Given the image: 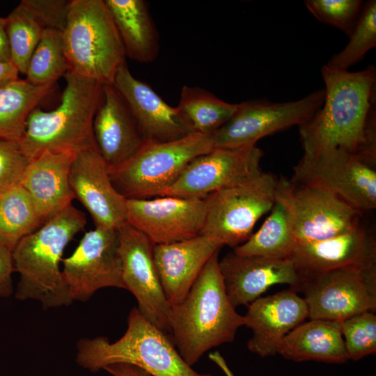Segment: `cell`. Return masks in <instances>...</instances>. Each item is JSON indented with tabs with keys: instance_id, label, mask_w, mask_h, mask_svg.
<instances>
[{
	"instance_id": "6da1fadb",
	"label": "cell",
	"mask_w": 376,
	"mask_h": 376,
	"mask_svg": "<svg viewBox=\"0 0 376 376\" xmlns=\"http://www.w3.org/2000/svg\"><path fill=\"white\" fill-rule=\"evenodd\" d=\"M324 100L299 126L305 157L340 150L376 162V70L322 68Z\"/></svg>"
},
{
	"instance_id": "7a4b0ae2",
	"label": "cell",
	"mask_w": 376,
	"mask_h": 376,
	"mask_svg": "<svg viewBox=\"0 0 376 376\" xmlns=\"http://www.w3.org/2000/svg\"><path fill=\"white\" fill-rule=\"evenodd\" d=\"M208 260L185 299L171 306V336L190 366L208 350L234 340L244 326L227 295L219 267V253Z\"/></svg>"
},
{
	"instance_id": "3957f363",
	"label": "cell",
	"mask_w": 376,
	"mask_h": 376,
	"mask_svg": "<svg viewBox=\"0 0 376 376\" xmlns=\"http://www.w3.org/2000/svg\"><path fill=\"white\" fill-rule=\"evenodd\" d=\"M86 223L84 213L71 204L17 244L12 251L19 276L17 299L38 301L45 309L72 304L60 264L66 246Z\"/></svg>"
},
{
	"instance_id": "277c9868",
	"label": "cell",
	"mask_w": 376,
	"mask_h": 376,
	"mask_svg": "<svg viewBox=\"0 0 376 376\" xmlns=\"http://www.w3.org/2000/svg\"><path fill=\"white\" fill-rule=\"evenodd\" d=\"M60 104L45 111L38 107L29 113L19 148L31 161L45 150H96L93 120L102 95V84L68 71Z\"/></svg>"
},
{
	"instance_id": "5b68a950",
	"label": "cell",
	"mask_w": 376,
	"mask_h": 376,
	"mask_svg": "<svg viewBox=\"0 0 376 376\" xmlns=\"http://www.w3.org/2000/svg\"><path fill=\"white\" fill-rule=\"evenodd\" d=\"M127 322L126 331L113 343L104 336L80 339L77 343V364L93 373L111 364L127 363L153 376H212L189 366L171 334L150 322L136 307L130 311Z\"/></svg>"
},
{
	"instance_id": "8992f818",
	"label": "cell",
	"mask_w": 376,
	"mask_h": 376,
	"mask_svg": "<svg viewBox=\"0 0 376 376\" xmlns=\"http://www.w3.org/2000/svg\"><path fill=\"white\" fill-rule=\"evenodd\" d=\"M69 71L112 85L126 55L104 0H71L63 31Z\"/></svg>"
},
{
	"instance_id": "52a82bcc",
	"label": "cell",
	"mask_w": 376,
	"mask_h": 376,
	"mask_svg": "<svg viewBox=\"0 0 376 376\" xmlns=\"http://www.w3.org/2000/svg\"><path fill=\"white\" fill-rule=\"evenodd\" d=\"M213 148L212 134L198 132L169 142L144 141L126 161L108 167L109 177L126 199L160 196L193 159Z\"/></svg>"
},
{
	"instance_id": "ba28073f",
	"label": "cell",
	"mask_w": 376,
	"mask_h": 376,
	"mask_svg": "<svg viewBox=\"0 0 376 376\" xmlns=\"http://www.w3.org/2000/svg\"><path fill=\"white\" fill-rule=\"evenodd\" d=\"M278 179L271 173L212 192L204 198L206 217L201 235L231 247L246 242L258 219L276 202Z\"/></svg>"
},
{
	"instance_id": "9c48e42d",
	"label": "cell",
	"mask_w": 376,
	"mask_h": 376,
	"mask_svg": "<svg viewBox=\"0 0 376 376\" xmlns=\"http://www.w3.org/2000/svg\"><path fill=\"white\" fill-rule=\"evenodd\" d=\"M276 201L285 210L296 243L330 238L361 224V211L325 190L278 179Z\"/></svg>"
},
{
	"instance_id": "30bf717a",
	"label": "cell",
	"mask_w": 376,
	"mask_h": 376,
	"mask_svg": "<svg viewBox=\"0 0 376 376\" xmlns=\"http://www.w3.org/2000/svg\"><path fill=\"white\" fill-rule=\"evenodd\" d=\"M376 162L340 150L302 157L292 180L333 194L361 211L376 208Z\"/></svg>"
},
{
	"instance_id": "8fae6325",
	"label": "cell",
	"mask_w": 376,
	"mask_h": 376,
	"mask_svg": "<svg viewBox=\"0 0 376 376\" xmlns=\"http://www.w3.org/2000/svg\"><path fill=\"white\" fill-rule=\"evenodd\" d=\"M299 292L311 320L343 321L362 312H375L376 265L312 275L302 279Z\"/></svg>"
},
{
	"instance_id": "7c38bea8",
	"label": "cell",
	"mask_w": 376,
	"mask_h": 376,
	"mask_svg": "<svg viewBox=\"0 0 376 376\" xmlns=\"http://www.w3.org/2000/svg\"><path fill=\"white\" fill-rule=\"evenodd\" d=\"M324 96L322 88L296 101L251 100L238 103L230 119L212 134L213 146L233 148L256 145L266 136L300 126L320 109Z\"/></svg>"
},
{
	"instance_id": "4fadbf2b",
	"label": "cell",
	"mask_w": 376,
	"mask_h": 376,
	"mask_svg": "<svg viewBox=\"0 0 376 376\" xmlns=\"http://www.w3.org/2000/svg\"><path fill=\"white\" fill-rule=\"evenodd\" d=\"M263 151L256 145L214 148L193 159L160 196L205 198L259 176Z\"/></svg>"
},
{
	"instance_id": "5bb4252c",
	"label": "cell",
	"mask_w": 376,
	"mask_h": 376,
	"mask_svg": "<svg viewBox=\"0 0 376 376\" xmlns=\"http://www.w3.org/2000/svg\"><path fill=\"white\" fill-rule=\"evenodd\" d=\"M62 261L72 301H88L104 288L125 289L117 230L95 227L85 233L73 253Z\"/></svg>"
},
{
	"instance_id": "9a60e30c",
	"label": "cell",
	"mask_w": 376,
	"mask_h": 376,
	"mask_svg": "<svg viewBox=\"0 0 376 376\" xmlns=\"http://www.w3.org/2000/svg\"><path fill=\"white\" fill-rule=\"evenodd\" d=\"M122 280L125 290L136 298L137 309L150 322L171 334V306L156 269L155 244L127 222L117 229Z\"/></svg>"
},
{
	"instance_id": "2e32d148",
	"label": "cell",
	"mask_w": 376,
	"mask_h": 376,
	"mask_svg": "<svg viewBox=\"0 0 376 376\" xmlns=\"http://www.w3.org/2000/svg\"><path fill=\"white\" fill-rule=\"evenodd\" d=\"M204 198L159 196L127 199L126 222L155 244L201 235L205 221Z\"/></svg>"
},
{
	"instance_id": "e0dca14e",
	"label": "cell",
	"mask_w": 376,
	"mask_h": 376,
	"mask_svg": "<svg viewBox=\"0 0 376 376\" xmlns=\"http://www.w3.org/2000/svg\"><path fill=\"white\" fill-rule=\"evenodd\" d=\"M69 182L75 198L87 210L95 227L117 230L126 223L127 199L114 187L108 166L97 151L76 155Z\"/></svg>"
},
{
	"instance_id": "ac0fdd59",
	"label": "cell",
	"mask_w": 376,
	"mask_h": 376,
	"mask_svg": "<svg viewBox=\"0 0 376 376\" xmlns=\"http://www.w3.org/2000/svg\"><path fill=\"white\" fill-rule=\"evenodd\" d=\"M219 267L227 295L235 308L248 306L273 285L288 284L296 292L301 285L289 259L241 256L233 251L219 260Z\"/></svg>"
},
{
	"instance_id": "d6986e66",
	"label": "cell",
	"mask_w": 376,
	"mask_h": 376,
	"mask_svg": "<svg viewBox=\"0 0 376 376\" xmlns=\"http://www.w3.org/2000/svg\"><path fill=\"white\" fill-rule=\"evenodd\" d=\"M301 280L327 271L376 265V241L361 224L320 241L296 243L289 258Z\"/></svg>"
},
{
	"instance_id": "ffe728a7",
	"label": "cell",
	"mask_w": 376,
	"mask_h": 376,
	"mask_svg": "<svg viewBox=\"0 0 376 376\" xmlns=\"http://www.w3.org/2000/svg\"><path fill=\"white\" fill-rule=\"evenodd\" d=\"M244 317V326L253 333L249 350L267 357L277 354L283 338L308 318V311L304 298L290 288L258 297L248 306Z\"/></svg>"
},
{
	"instance_id": "44dd1931",
	"label": "cell",
	"mask_w": 376,
	"mask_h": 376,
	"mask_svg": "<svg viewBox=\"0 0 376 376\" xmlns=\"http://www.w3.org/2000/svg\"><path fill=\"white\" fill-rule=\"evenodd\" d=\"M113 85L127 103L145 141L169 142L192 133L177 108L135 78L126 63L118 69Z\"/></svg>"
},
{
	"instance_id": "7402d4cb",
	"label": "cell",
	"mask_w": 376,
	"mask_h": 376,
	"mask_svg": "<svg viewBox=\"0 0 376 376\" xmlns=\"http://www.w3.org/2000/svg\"><path fill=\"white\" fill-rule=\"evenodd\" d=\"M222 246L217 240L203 235L154 246L156 269L171 306L185 299L208 260Z\"/></svg>"
},
{
	"instance_id": "603a6c76",
	"label": "cell",
	"mask_w": 376,
	"mask_h": 376,
	"mask_svg": "<svg viewBox=\"0 0 376 376\" xmlns=\"http://www.w3.org/2000/svg\"><path fill=\"white\" fill-rule=\"evenodd\" d=\"M93 135L97 152L108 167L126 161L145 141L127 103L113 84L102 86Z\"/></svg>"
},
{
	"instance_id": "cb8c5ba5",
	"label": "cell",
	"mask_w": 376,
	"mask_h": 376,
	"mask_svg": "<svg viewBox=\"0 0 376 376\" xmlns=\"http://www.w3.org/2000/svg\"><path fill=\"white\" fill-rule=\"evenodd\" d=\"M77 154L45 150L29 162L20 184L44 222L72 204L69 177Z\"/></svg>"
},
{
	"instance_id": "d4e9b609",
	"label": "cell",
	"mask_w": 376,
	"mask_h": 376,
	"mask_svg": "<svg viewBox=\"0 0 376 376\" xmlns=\"http://www.w3.org/2000/svg\"><path fill=\"white\" fill-rule=\"evenodd\" d=\"M277 354L295 362H347L342 321L312 319L302 322L283 338Z\"/></svg>"
},
{
	"instance_id": "484cf974",
	"label": "cell",
	"mask_w": 376,
	"mask_h": 376,
	"mask_svg": "<svg viewBox=\"0 0 376 376\" xmlns=\"http://www.w3.org/2000/svg\"><path fill=\"white\" fill-rule=\"evenodd\" d=\"M117 29L126 57L150 63L159 54V35L143 0H104Z\"/></svg>"
},
{
	"instance_id": "4316f807",
	"label": "cell",
	"mask_w": 376,
	"mask_h": 376,
	"mask_svg": "<svg viewBox=\"0 0 376 376\" xmlns=\"http://www.w3.org/2000/svg\"><path fill=\"white\" fill-rule=\"evenodd\" d=\"M54 86H34L18 79L0 87V139L18 143L29 113L53 91Z\"/></svg>"
},
{
	"instance_id": "83f0119b",
	"label": "cell",
	"mask_w": 376,
	"mask_h": 376,
	"mask_svg": "<svg viewBox=\"0 0 376 376\" xmlns=\"http://www.w3.org/2000/svg\"><path fill=\"white\" fill-rule=\"evenodd\" d=\"M178 105L180 116L192 132L212 134L233 116L238 103L223 101L210 91L183 86Z\"/></svg>"
},
{
	"instance_id": "f1b7e54d",
	"label": "cell",
	"mask_w": 376,
	"mask_h": 376,
	"mask_svg": "<svg viewBox=\"0 0 376 376\" xmlns=\"http://www.w3.org/2000/svg\"><path fill=\"white\" fill-rule=\"evenodd\" d=\"M44 223L20 183L0 193V244L10 251Z\"/></svg>"
},
{
	"instance_id": "f546056e",
	"label": "cell",
	"mask_w": 376,
	"mask_h": 376,
	"mask_svg": "<svg viewBox=\"0 0 376 376\" xmlns=\"http://www.w3.org/2000/svg\"><path fill=\"white\" fill-rule=\"evenodd\" d=\"M296 244L292 225L284 207L275 202L258 230L243 244L234 248L241 256H257L267 258L289 259Z\"/></svg>"
},
{
	"instance_id": "4dcf8cb0",
	"label": "cell",
	"mask_w": 376,
	"mask_h": 376,
	"mask_svg": "<svg viewBox=\"0 0 376 376\" xmlns=\"http://www.w3.org/2000/svg\"><path fill=\"white\" fill-rule=\"evenodd\" d=\"M69 70L63 32L45 29L29 60L25 80L34 86L54 85Z\"/></svg>"
},
{
	"instance_id": "1f68e13d",
	"label": "cell",
	"mask_w": 376,
	"mask_h": 376,
	"mask_svg": "<svg viewBox=\"0 0 376 376\" xmlns=\"http://www.w3.org/2000/svg\"><path fill=\"white\" fill-rule=\"evenodd\" d=\"M6 19L10 61L19 73L25 75L45 28L22 1Z\"/></svg>"
},
{
	"instance_id": "d6a6232c",
	"label": "cell",
	"mask_w": 376,
	"mask_h": 376,
	"mask_svg": "<svg viewBox=\"0 0 376 376\" xmlns=\"http://www.w3.org/2000/svg\"><path fill=\"white\" fill-rule=\"evenodd\" d=\"M350 40L340 52L334 54L326 67L336 70L348 68L361 61L366 53L376 46V1L363 4L357 25L349 36Z\"/></svg>"
},
{
	"instance_id": "836d02e7",
	"label": "cell",
	"mask_w": 376,
	"mask_h": 376,
	"mask_svg": "<svg viewBox=\"0 0 376 376\" xmlns=\"http://www.w3.org/2000/svg\"><path fill=\"white\" fill-rule=\"evenodd\" d=\"M342 333L349 359L358 361L376 352V315L365 311L342 321Z\"/></svg>"
},
{
	"instance_id": "e575fe53",
	"label": "cell",
	"mask_w": 376,
	"mask_h": 376,
	"mask_svg": "<svg viewBox=\"0 0 376 376\" xmlns=\"http://www.w3.org/2000/svg\"><path fill=\"white\" fill-rule=\"evenodd\" d=\"M304 3L318 20L336 27L348 37L356 26L363 6L361 0H306Z\"/></svg>"
},
{
	"instance_id": "d590c367",
	"label": "cell",
	"mask_w": 376,
	"mask_h": 376,
	"mask_svg": "<svg viewBox=\"0 0 376 376\" xmlns=\"http://www.w3.org/2000/svg\"><path fill=\"white\" fill-rule=\"evenodd\" d=\"M28 163L17 142L0 139V193L20 183Z\"/></svg>"
},
{
	"instance_id": "8d00e7d4",
	"label": "cell",
	"mask_w": 376,
	"mask_h": 376,
	"mask_svg": "<svg viewBox=\"0 0 376 376\" xmlns=\"http://www.w3.org/2000/svg\"><path fill=\"white\" fill-rule=\"evenodd\" d=\"M40 21L45 29L63 31L68 19L70 1L22 0Z\"/></svg>"
},
{
	"instance_id": "74e56055",
	"label": "cell",
	"mask_w": 376,
	"mask_h": 376,
	"mask_svg": "<svg viewBox=\"0 0 376 376\" xmlns=\"http://www.w3.org/2000/svg\"><path fill=\"white\" fill-rule=\"evenodd\" d=\"M14 270L12 251L0 244V297H8L13 293Z\"/></svg>"
},
{
	"instance_id": "f35d334b",
	"label": "cell",
	"mask_w": 376,
	"mask_h": 376,
	"mask_svg": "<svg viewBox=\"0 0 376 376\" xmlns=\"http://www.w3.org/2000/svg\"><path fill=\"white\" fill-rule=\"evenodd\" d=\"M112 376H153L137 366L127 363H114L104 368Z\"/></svg>"
},
{
	"instance_id": "ab89813d",
	"label": "cell",
	"mask_w": 376,
	"mask_h": 376,
	"mask_svg": "<svg viewBox=\"0 0 376 376\" xmlns=\"http://www.w3.org/2000/svg\"><path fill=\"white\" fill-rule=\"evenodd\" d=\"M19 73L11 61H0V87L17 80Z\"/></svg>"
},
{
	"instance_id": "60d3db41",
	"label": "cell",
	"mask_w": 376,
	"mask_h": 376,
	"mask_svg": "<svg viewBox=\"0 0 376 376\" xmlns=\"http://www.w3.org/2000/svg\"><path fill=\"white\" fill-rule=\"evenodd\" d=\"M6 26V17H0V61L10 62V54Z\"/></svg>"
},
{
	"instance_id": "b9f144b4",
	"label": "cell",
	"mask_w": 376,
	"mask_h": 376,
	"mask_svg": "<svg viewBox=\"0 0 376 376\" xmlns=\"http://www.w3.org/2000/svg\"><path fill=\"white\" fill-rule=\"evenodd\" d=\"M208 358L221 368L226 376H235L219 352L214 351L210 352L208 355Z\"/></svg>"
}]
</instances>
